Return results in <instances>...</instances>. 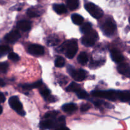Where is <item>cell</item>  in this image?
Segmentation results:
<instances>
[{
  "mask_svg": "<svg viewBox=\"0 0 130 130\" xmlns=\"http://www.w3.org/2000/svg\"><path fill=\"white\" fill-rule=\"evenodd\" d=\"M18 27L19 29L24 31L29 30L31 27V23L27 20H22L18 22Z\"/></svg>",
  "mask_w": 130,
  "mask_h": 130,
  "instance_id": "4fadbf2b",
  "label": "cell"
},
{
  "mask_svg": "<svg viewBox=\"0 0 130 130\" xmlns=\"http://www.w3.org/2000/svg\"><path fill=\"white\" fill-rule=\"evenodd\" d=\"M2 112H3V107L0 105V115L2 114Z\"/></svg>",
  "mask_w": 130,
  "mask_h": 130,
  "instance_id": "d590c367",
  "label": "cell"
},
{
  "mask_svg": "<svg viewBox=\"0 0 130 130\" xmlns=\"http://www.w3.org/2000/svg\"><path fill=\"white\" fill-rule=\"evenodd\" d=\"M65 63H66L65 59L62 57H58V58H57V59L55 60V64L57 67H63L65 66Z\"/></svg>",
  "mask_w": 130,
  "mask_h": 130,
  "instance_id": "603a6c76",
  "label": "cell"
},
{
  "mask_svg": "<svg viewBox=\"0 0 130 130\" xmlns=\"http://www.w3.org/2000/svg\"><path fill=\"white\" fill-rule=\"evenodd\" d=\"M118 71L121 74L129 77L130 75V68L128 63H123L119 65L118 67Z\"/></svg>",
  "mask_w": 130,
  "mask_h": 130,
  "instance_id": "30bf717a",
  "label": "cell"
},
{
  "mask_svg": "<svg viewBox=\"0 0 130 130\" xmlns=\"http://www.w3.org/2000/svg\"><path fill=\"white\" fill-rule=\"evenodd\" d=\"M77 60H78L79 63H80L81 64H86L87 63L88 60L87 54L85 52H81V53H80L78 57H77Z\"/></svg>",
  "mask_w": 130,
  "mask_h": 130,
  "instance_id": "ffe728a7",
  "label": "cell"
},
{
  "mask_svg": "<svg viewBox=\"0 0 130 130\" xmlns=\"http://www.w3.org/2000/svg\"><path fill=\"white\" fill-rule=\"evenodd\" d=\"M130 99V92L128 90L126 91H119V99L120 101L123 102H129Z\"/></svg>",
  "mask_w": 130,
  "mask_h": 130,
  "instance_id": "7c38bea8",
  "label": "cell"
},
{
  "mask_svg": "<svg viewBox=\"0 0 130 130\" xmlns=\"http://www.w3.org/2000/svg\"><path fill=\"white\" fill-rule=\"evenodd\" d=\"M62 109L67 113H72L77 110V106L74 104H67L62 107Z\"/></svg>",
  "mask_w": 130,
  "mask_h": 130,
  "instance_id": "5bb4252c",
  "label": "cell"
},
{
  "mask_svg": "<svg viewBox=\"0 0 130 130\" xmlns=\"http://www.w3.org/2000/svg\"><path fill=\"white\" fill-rule=\"evenodd\" d=\"M5 100H6V98H5V95L3 93H0V104L3 103Z\"/></svg>",
  "mask_w": 130,
  "mask_h": 130,
  "instance_id": "d6a6232c",
  "label": "cell"
},
{
  "mask_svg": "<svg viewBox=\"0 0 130 130\" xmlns=\"http://www.w3.org/2000/svg\"><path fill=\"white\" fill-rule=\"evenodd\" d=\"M9 104H10V107L13 109L14 110L17 112L19 114H20L22 116H24L25 115V112L24 110H23L22 104L20 102L19 99H18L17 96H11L9 99Z\"/></svg>",
  "mask_w": 130,
  "mask_h": 130,
  "instance_id": "5b68a950",
  "label": "cell"
},
{
  "mask_svg": "<svg viewBox=\"0 0 130 130\" xmlns=\"http://www.w3.org/2000/svg\"><path fill=\"white\" fill-rule=\"evenodd\" d=\"M79 5V0H67V5L70 10H75L78 8Z\"/></svg>",
  "mask_w": 130,
  "mask_h": 130,
  "instance_id": "e0dca14e",
  "label": "cell"
},
{
  "mask_svg": "<svg viewBox=\"0 0 130 130\" xmlns=\"http://www.w3.org/2000/svg\"><path fill=\"white\" fill-rule=\"evenodd\" d=\"M58 114V111H51L48 112L46 114L44 115V119H53V118H55L56 116H57V114Z\"/></svg>",
  "mask_w": 130,
  "mask_h": 130,
  "instance_id": "d4e9b609",
  "label": "cell"
},
{
  "mask_svg": "<svg viewBox=\"0 0 130 130\" xmlns=\"http://www.w3.org/2000/svg\"><path fill=\"white\" fill-rule=\"evenodd\" d=\"M46 100H48L49 102H55L56 101V99L55 97L53 96H52V95H49L48 97L46 98Z\"/></svg>",
  "mask_w": 130,
  "mask_h": 130,
  "instance_id": "1f68e13d",
  "label": "cell"
},
{
  "mask_svg": "<svg viewBox=\"0 0 130 130\" xmlns=\"http://www.w3.org/2000/svg\"><path fill=\"white\" fill-rule=\"evenodd\" d=\"M59 42L60 39L57 36H50L48 38L46 43L48 46H54L58 44Z\"/></svg>",
  "mask_w": 130,
  "mask_h": 130,
  "instance_id": "44dd1931",
  "label": "cell"
},
{
  "mask_svg": "<svg viewBox=\"0 0 130 130\" xmlns=\"http://www.w3.org/2000/svg\"><path fill=\"white\" fill-rule=\"evenodd\" d=\"M40 93H41V95L44 98V99H46V98L48 97L49 95H50L51 91L50 90H48V89H46V88L43 89V90H41L40 91Z\"/></svg>",
  "mask_w": 130,
  "mask_h": 130,
  "instance_id": "f546056e",
  "label": "cell"
},
{
  "mask_svg": "<svg viewBox=\"0 0 130 130\" xmlns=\"http://www.w3.org/2000/svg\"><path fill=\"white\" fill-rule=\"evenodd\" d=\"M71 19H72V22L73 23H74L76 25H80L83 23L84 22V19L82 16H81L79 14H72V17H71Z\"/></svg>",
  "mask_w": 130,
  "mask_h": 130,
  "instance_id": "ac0fdd59",
  "label": "cell"
},
{
  "mask_svg": "<svg viewBox=\"0 0 130 130\" xmlns=\"http://www.w3.org/2000/svg\"><path fill=\"white\" fill-rule=\"evenodd\" d=\"M28 52L32 55H42L44 53V48L39 44H31L28 48Z\"/></svg>",
  "mask_w": 130,
  "mask_h": 130,
  "instance_id": "ba28073f",
  "label": "cell"
},
{
  "mask_svg": "<svg viewBox=\"0 0 130 130\" xmlns=\"http://www.w3.org/2000/svg\"><path fill=\"white\" fill-rule=\"evenodd\" d=\"M62 50H66V55L68 58H74L78 50L77 42L75 41H71L63 43L61 46Z\"/></svg>",
  "mask_w": 130,
  "mask_h": 130,
  "instance_id": "6da1fadb",
  "label": "cell"
},
{
  "mask_svg": "<svg viewBox=\"0 0 130 130\" xmlns=\"http://www.w3.org/2000/svg\"><path fill=\"white\" fill-rule=\"evenodd\" d=\"M55 130H70L69 128H67V127H66V126H63L59 127V128H56Z\"/></svg>",
  "mask_w": 130,
  "mask_h": 130,
  "instance_id": "836d02e7",
  "label": "cell"
},
{
  "mask_svg": "<svg viewBox=\"0 0 130 130\" xmlns=\"http://www.w3.org/2000/svg\"><path fill=\"white\" fill-rule=\"evenodd\" d=\"M81 31L82 32L83 34H86V33L89 32L92 30V25L90 23L86 22L85 24H83L81 27Z\"/></svg>",
  "mask_w": 130,
  "mask_h": 130,
  "instance_id": "7402d4cb",
  "label": "cell"
},
{
  "mask_svg": "<svg viewBox=\"0 0 130 130\" xmlns=\"http://www.w3.org/2000/svg\"><path fill=\"white\" fill-rule=\"evenodd\" d=\"M98 39V35L97 33L95 31L91 30L89 32L85 34V36H84L82 38V42L83 44L85 46L88 47L92 46L95 44V42Z\"/></svg>",
  "mask_w": 130,
  "mask_h": 130,
  "instance_id": "277c9868",
  "label": "cell"
},
{
  "mask_svg": "<svg viewBox=\"0 0 130 130\" xmlns=\"http://www.w3.org/2000/svg\"><path fill=\"white\" fill-rule=\"evenodd\" d=\"M10 51V48L8 46L1 45L0 46V57L5 55L8 53Z\"/></svg>",
  "mask_w": 130,
  "mask_h": 130,
  "instance_id": "cb8c5ba5",
  "label": "cell"
},
{
  "mask_svg": "<svg viewBox=\"0 0 130 130\" xmlns=\"http://www.w3.org/2000/svg\"><path fill=\"white\" fill-rule=\"evenodd\" d=\"M110 53H111V58L114 62H116V63H121L124 60L123 55L117 50H112Z\"/></svg>",
  "mask_w": 130,
  "mask_h": 130,
  "instance_id": "8fae6325",
  "label": "cell"
},
{
  "mask_svg": "<svg viewBox=\"0 0 130 130\" xmlns=\"http://www.w3.org/2000/svg\"><path fill=\"white\" fill-rule=\"evenodd\" d=\"M85 8L87 10L88 12L95 19H100L104 15L102 10L92 3H88L86 4L85 5Z\"/></svg>",
  "mask_w": 130,
  "mask_h": 130,
  "instance_id": "3957f363",
  "label": "cell"
},
{
  "mask_svg": "<svg viewBox=\"0 0 130 130\" xmlns=\"http://www.w3.org/2000/svg\"><path fill=\"white\" fill-rule=\"evenodd\" d=\"M8 58L11 60L14 61V62H17V61L19 60L20 57H19V55L17 53H14V52H11V53L8 54Z\"/></svg>",
  "mask_w": 130,
  "mask_h": 130,
  "instance_id": "83f0119b",
  "label": "cell"
},
{
  "mask_svg": "<svg viewBox=\"0 0 130 130\" xmlns=\"http://www.w3.org/2000/svg\"><path fill=\"white\" fill-rule=\"evenodd\" d=\"M5 86V83L2 79H0V86Z\"/></svg>",
  "mask_w": 130,
  "mask_h": 130,
  "instance_id": "e575fe53",
  "label": "cell"
},
{
  "mask_svg": "<svg viewBox=\"0 0 130 130\" xmlns=\"http://www.w3.org/2000/svg\"><path fill=\"white\" fill-rule=\"evenodd\" d=\"M8 68V64L7 62L0 63V71H1V72L5 73L7 71Z\"/></svg>",
  "mask_w": 130,
  "mask_h": 130,
  "instance_id": "f1b7e54d",
  "label": "cell"
},
{
  "mask_svg": "<svg viewBox=\"0 0 130 130\" xmlns=\"http://www.w3.org/2000/svg\"><path fill=\"white\" fill-rule=\"evenodd\" d=\"M90 108V106L88 105V104H83L81 106V108H80V110H81V112H86Z\"/></svg>",
  "mask_w": 130,
  "mask_h": 130,
  "instance_id": "4dcf8cb0",
  "label": "cell"
},
{
  "mask_svg": "<svg viewBox=\"0 0 130 130\" xmlns=\"http://www.w3.org/2000/svg\"><path fill=\"white\" fill-rule=\"evenodd\" d=\"M77 97L81 99H86L89 97V95L85 91L80 90L78 92L76 93Z\"/></svg>",
  "mask_w": 130,
  "mask_h": 130,
  "instance_id": "484cf974",
  "label": "cell"
},
{
  "mask_svg": "<svg viewBox=\"0 0 130 130\" xmlns=\"http://www.w3.org/2000/svg\"><path fill=\"white\" fill-rule=\"evenodd\" d=\"M119 91L116 90L108 91H93L91 94L94 96L108 99L112 101H116L119 99Z\"/></svg>",
  "mask_w": 130,
  "mask_h": 130,
  "instance_id": "7a4b0ae2",
  "label": "cell"
},
{
  "mask_svg": "<svg viewBox=\"0 0 130 130\" xmlns=\"http://www.w3.org/2000/svg\"><path fill=\"white\" fill-rule=\"evenodd\" d=\"M101 28L104 34L107 36H112L116 30V24L111 20H107L105 22Z\"/></svg>",
  "mask_w": 130,
  "mask_h": 130,
  "instance_id": "52a82bcc",
  "label": "cell"
},
{
  "mask_svg": "<svg viewBox=\"0 0 130 130\" xmlns=\"http://www.w3.org/2000/svg\"><path fill=\"white\" fill-rule=\"evenodd\" d=\"M27 14L28 16L31 18L37 17L39 16V13L37 12L34 9H29V10H28L27 11Z\"/></svg>",
  "mask_w": 130,
  "mask_h": 130,
  "instance_id": "4316f807",
  "label": "cell"
},
{
  "mask_svg": "<svg viewBox=\"0 0 130 130\" xmlns=\"http://www.w3.org/2000/svg\"><path fill=\"white\" fill-rule=\"evenodd\" d=\"M20 34L17 30H13V31L10 32V33L6 34L5 37V39L6 41L9 43H15L17 41L19 40L20 38Z\"/></svg>",
  "mask_w": 130,
  "mask_h": 130,
  "instance_id": "9c48e42d",
  "label": "cell"
},
{
  "mask_svg": "<svg viewBox=\"0 0 130 130\" xmlns=\"http://www.w3.org/2000/svg\"><path fill=\"white\" fill-rule=\"evenodd\" d=\"M53 10L57 13L63 14L67 12V8L63 4H55L53 5Z\"/></svg>",
  "mask_w": 130,
  "mask_h": 130,
  "instance_id": "9a60e30c",
  "label": "cell"
},
{
  "mask_svg": "<svg viewBox=\"0 0 130 130\" xmlns=\"http://www.w3.org/2000/svg\"><path fill=\"white\" fill-rule=\"evenodd\" d=\"M66 90L67 91H72V92H78L79 91L81 90V87L78 84L74 82H72L69 85L68 87L66 88Z\"/></svg>",
  "mask_w": 130,
  "mask_h": 130,
  "instance_id": "d6986e66",
  "label": "cell"
},
{
  "mask_svg": "<svg viewBox=\"0 0 130 130\" xmlns=\"http://www.w3.org/2000/svg\"><path fill=\"white\" fill-rule=\"evenodd\" d=\"M68 72L71 75L73 79L77 81H82L85 79L86 77V72L83 69L75 70L72 66H69L67 67Z\"/></svg>",
  "mask_w": 130,
  "mask_h": 130,
  "instance_id": "8992f818",
  "label": "cell"
},
{
  "mask_svg": "<svg viewBox=\"0 0 130 130\" xmlns=\"http://www.w3.org/2000/svg\"><path fill=\"white\" fill-rule=\"evenodd\" d=\"M43 85V82L41 81H38L32 84H25L22 86L23 89L25 90H30L32 88H36L39 87Z\"/></svg>",
  "mask_w": 130,
  "mask_h": 130,
  "instance_id": "2e32d148",
  "label": "cell"
}]
</instances>
